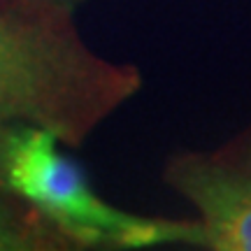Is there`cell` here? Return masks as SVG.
Listing matches in <instances>:
<instances>
[{"label":"cell","instance_id":"cell-1","mask_svg":"<svg viewBox=\"0 0 251 251\" xmlns=\"http://www.w3.org/2000/svg\"><path fill=\"white\" fill-rule=\"evenodd\" d=\"M124 93V72L0 9V126H40L75 142Z\"/></svg>","mask_w":251,"mask_h":251},{"label":"cell","instance_id":"cell-2","mask_svg":"<svg viewBox=\"0 0 251 251\" xmlns=\"http://www.w3.org/2000/svg\"><path fill=\"white\" fill-rule=\"evenodd\" d=\"M0 181L81 244H198V221L149 219L105 202L79 165L58 149V137L40 126H0Z\"/></svg>","mask_w":251,"mask_h":251},{"label":"cell","instance_id":"cell-3","mask_svg":"<svg viewBox=\"0 0 251 251\" xmlns=\"http://www.w3.org/2000/svg\"><path fill=\"white\" fill-rule=\"evenodd\" d=\"M170 181L198 209V244L214 251H251V165L186 156Z\"/></svg>","mask_w":251,"mask_h":251},{"label":"cell","instance_id":"cell-4","mask_svg":"<svg viewBox=\"0 0 251 251\" xmlns=\"http://www.w3.org/2000/svg\"><path fill=\"white\" fill-rule=\"evenodd\" d=\"M30 240L24 233V228L14 221V216L9 214L5 207L0 205V251H17L28 249Z\"/></svg>","mask_w":251,"mask_h":251},{"label":"cell","instance_id":"cell-5","mask_svg":"<svg viewBox=\"0 0 251 251\" xmlns=\"http://www.w3.org/2000/svg\"><path fill=\"white\" fill-rule=\"evenodd\" d=\"M42 2L51 5V7H56V9H72L75 5H79L84 0H42Z\"/></svg>","mask_w":251,"mask_h":251}]
</instances>
